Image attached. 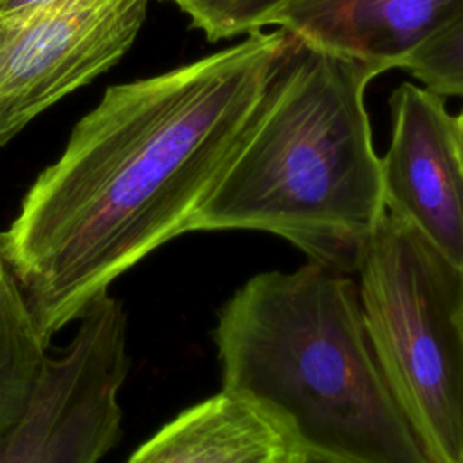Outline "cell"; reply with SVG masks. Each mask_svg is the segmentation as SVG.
<instances>
[{
  "label": "cell",
  "mask_w": 463,
  "mask_h": 463,
  "mask_svg": "<svg viewBox=\"0 0 463 463\" xmlns=\"http://www.w3.org/2000/svg\"><path fill=\"white\" fill-rule=\"evenodd\" d=\"M295 36L277 27L172 71L110 85L2 233L51 340L190 221L259 116Z\"/></svg>",
  "instance_id": "6da1fadb"
},
{
  "label": "cell",
  "mask_w": 463,
  "mask_h": 463,
  "mask_svg": "<svg viewBox=\"0 0 463 463\" xmlns=\"http://www.w3.org/2000/svg\"><path fill=\"white\" fill-rule=\"evenodd\" d=\"M222 391L266 414L297 452L430 463L374 356L351 275L309 262L248 279L213 331Z\"/></svg>",
  "instance_id": "7a4b0ae2"
},
{
  "label": "cell",
  "mask_w": 463,
  "mask_h": 463,
  "mask_svg": "<svg viewBox=\"0 0 463 463\" xmlns=\"http://www.w3.org/2000/svg\"><path fill=\"white\" fill-rule=\"evenodd\" d=\"M293 36L259 116L190 232H268L309 262L351 275L387 212L364 103L376 74Z\"/></svg>",
  "instance_id": "3957f363"
},
{
  "label": "cell",
  "mask_w": 463,
  "mask_h": 463,
  "mask_svg": "<svg viewBox=\"0 0 463 463\" xmlns=\"http://www.w3.org/2000/svg\"><path fill=\"white\" fill-rule=\"evenodd\" d=\"M364 324L430 463H463V266L385 212L358 266Z\"/></svg>",
  "instance_id": "277c9868"
},
{
  "label": "cell",
  "mask_w": 463,
  "mask_h": 463,
  "mask_svg": "<svg viewBox=\"0 0 463 463\" xmlns=\"http://www.w3.org/2000/svg\"><path fill=\"white\" fill-rule=\"evenodd\" d=\"M128 369L127 315L105 293L47 356L25 412L0 434V463H99L121 436Z\"/></svg>",
  "instance_id": "5b68a950"
},
{
  "label": "cell",
  "mask_w": 463,
  "mask_h": 463,
  "mask_svg": "<svg viewBox=\"0 0 463 463\" xmlns=\"http://www.w3.org/2000/svg\"><path fill=\"white\" fill-rule=\"evenodd\" d=\"M148 0H51L0 16V146L130 49Z\"/></svg>",
  "instance_id": "8992f818"
},
{
  "label": "cell",
  "mask_w": 463,
  "mask_h": 463,
  "mask_svg": "<svg viewBox=\"0 0 463 463\" xmlns=\"http://www.w3.org/2000/svg\"><path fill=\"white\" fill-rule=\"evenodd\" d=\"M392 136L382 159L385 210L463 266V157L456 116L425 87L391 96Z\"/></svg>",
  "instance_id": "52a82bcc"
},
{
  "label": "cell",
  "mask_w": 463,
  "mask_h": 463,
  "mask_svg": "<svg viewBox=\"0 0 463 463\" xmlns=\"http://www.w3.org/2000/svg\"><path fill=\"white\" fill-rule=\"evenodd\" d=\"M463 14V0H302L277 27L358 60L376 76L405 67L434 34Z\"/></svg>",
  "instance_id": "ba28073f"
},
{
  "label": "cell",
  "mask_w": 463,
  "mask_h": 463,
  "mask_svg": "<svg viewBox=\"0 0 463 463\" xmlns=\"http://www.w3.org/2000/svg\"><path fill=\"white\" fill-rule=\"evenodd\" d=\"M297 454L266 414L221 391L179 412L127 463H289Z\"/></svg>",
  "instance_id": "9c48e42d"
},
{
  "label": "cell",
  "mask_w": 463,
  "mask_h": 463,
  "mask_svg": "<svg viewBox=\"0 0 463 463\" xmlns=\"http://www.w3.org/2000/svg\"><path fill=\"white\" fill-rule=\"evenodd\" d=\"M47 345L0 233V434L25 412L43 374Z\"/></svg>",
  "instance_id": "30bf717a"
},
{
  "label": "cell",
  "mask_w": 463,
  "mask_h": 463,
  "mask_svg": "<svg viewBox=\"0 0 463 463\" xmlns=\"http://www.w3.org/2000/svg\"><path fill=\"white\" fill-rule=\"evenodd\" d=\"M204 33L210 42L262 31L275 25L302 0H168Z\"/></svg>",
  "instance_id": "8fae6325"
},
{
  "label": "cell",
  "mask_w": 463,
  "mask_h": 463,
  "mask_svg": "<svg viewBox=\"0 0 463 463\" xmlns=\"http://www.w3.org/2000/svg\"><path fill=\"white\" fill-rule=\"evenodd\" d=\"M403 69L441 98L463 96V14L427 40Z\"/></svg>",
  "instance_id": "7c38bea8"
},
{
  "label": "cell",
  "mask_w": 463,
  "mask_h": 463,
  "mask_svg": "<svg viewBox=\"0 0 463 463\" xmlns=\"http://www.w3.org/2000/svg\"><path fill=\"white\" fill-rule=\"evenodd\" d=\"M47 2H51V0H0V16L27 11V9H33V7L47 4Z\"/></svg>",
  "instance_id": "4fadbf2b"
},
{
  "label": "cell",
  "mask_w": 463,
  "mask_h": 463,
  "mask_svg": "<svg viewBox=\"0 0 463 463\" xmlns=\"http://www.w3.org/2000/svg\"><path fill=\"white\" fill-rule=\"evenodd\" d=\"M289 463H345V461H338V459H333V458H324V456L298 452Z\"/></svg>",
  "instance_id": "5bb4252c"
},
{
  "label": "cell",
  "mask_w": 463,
  "mask_h": 463,
  "mask_svg": "<svg viewBox=\"0 0 463 463\" xmlns=\"http://www.w3.org/2000/svg\"><path fill=\"white\" fill-rule=\"evenodd\" d=\"M456 130H458V141H459V152L463 157V110L459 116H456Z\"/></svg>",
  "instance_id": "9a60e30c"
}]
</instances>
